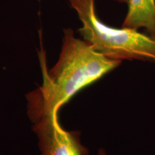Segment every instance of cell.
<instances>
[{"mask_svg": "<svg viewBox=\"0 0 155 155\" xmlns=\"http://www.w3.org/2000/svg\"><path fill=\"white\" fill-rule=\"evenodd\" d=\"M42 84L28 95V114L33 121L45 114L58 112L81 90L92 84L121 64L96 51L84 40L75 38L71 29L64 30L59 59L51 69L45 52H39Z\"/></svg>", "mask_w": 155, "mask_h": 155, "instance_id": "obj_1", "label": "cell"}, {"mask_svg": "<svg viewBox=\"0 0 155 155\" xmlns=\"http://www.w3.org/2000/svg\"><path fill=\"white\" fill-rule=\"evenodd\" d=\"M58 112L40 116L35 122L41 155H87L78 136L65 131L60 124Z\"/></svg>", "mask_w": 155, "mask_h": 155, "instance_id": "obj_3", "label": "cell"}, {"mask_svg": "<svg viewBox=\"0 0 155 155\" xmlns=\"http://www.w3.org/2000/svg\"><path fill=\"white\" fill-rule=\"evenodd\" d=\"M98 155H106V153L104 150H100L98 152Z\"/></svg>", "mask_w": 155, "mask_h": 155, "instance_id": "obj_5", "label": "cell"}, {"mask_svg": "<svg viewBox=\"0 0 155 155\" xmlns=\"http://www.w3.org/2000/svg\"><path fill=\"white\" fill-rule=\"evenodd\" d=\"M128 9L123 28L146 29L155 39V0H128Z\"/></svg>", "mask_w": 155, "mask_h": 155, "instance_id": "obj_4", "label": "cell"}, {"mask_svg": "<svg viewBox=\"0 0 155 155\" xmlns=\"http://www.w3.org/2000/svg\"><path fill=\"white\" fill-rule=\"evenodd\" d=\"M76 12L83 40L98 53L116 61L139 60L155 63V39L134 29L106 25L97 15L95 0H68Z\"/></svg>", "mask_w": 155, "mask_h": 155, "instance_id": "obj_2", "label": "cell"}, {"mask_svg": "<svg viewBox=\"0 0 155 155\" xmlns=\"http://www.w3.org/2000/svg\"><path fill=\"white\" fill-rule=\"evenodd\" d=\"M114 1H116L119 3H127L128 0H114Z\"/></svg>", "mask_w": 155, "mask_h": 155, "instance_id": "obj_6", "label": "cell"}]
</instances>
